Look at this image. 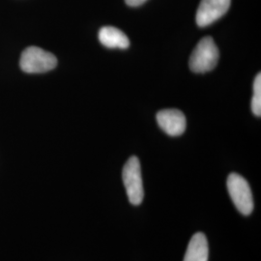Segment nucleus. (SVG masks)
<instances>
[{"label": "nucleus", "mask_w": 261, "mask_h": 261, "mask_svg": "<svg viewBox=\"0 0 261 261\" xmlns=\"http://www.w3.org/2000/svg\"><path fill=\"white\" fill-rule=\"evenodd\" d=\"M125 1L130 7H138V6L142 5L147 0H125Z\"/></svg>", "instance_id": "10"}, {"label": "nucleus", "mask_w": 261, "mask_h": 261, "mask_svg": "<svg viewBox=\"0 0 261 261\" xmlns=\"http://www.w3.org/2000/svg\"><path fill=\"white\" fill-rule=\"evenodd\" d=\"M122 179L130 204L139 206L144 197L140 160L136 156L130 157L125 164L122 171Z\"/></svg>", "instance_id": "3"}, {"label": "nucleus", "mask_w": 261, "mask_h": 261, "mask_svg": "<svg viewBox=\"0 0 261 261\" xmlns=\"http://www.w3.org/2000/svg\"><path fill=\"white\" fill-rule=\"evenodd\" d=\"M231 0H201L196 12V20L199 28H206L221 19L230 7Z\"/></svg>", "instance_id": "5"}, {"label": "nucleus", "mask_w": 261, "mask_h": 261, "mask_svg": "<svg viewBox=\"0 0 261 261\" xmlns=\"http://www.w3.org/2000/svg\"><path fill=\"white\" fill-rule=\"evenodd\" d=\"M226 186L237 210L244 216L252 214L253 198L248 181L237 173H230L227 177Z\"/></svg>", "instance_id": "4"}, {"label": "nucleus", "mask_w": 261, "mask_h": 261, "mask_svg": "<svg viewBox=\"0 0 261 261\" xmlns=\"http://www.w3.org/2000/svg\"><path fill=\"white\" fill-rule=\"evenodd\" d=\"M156 118L161 129L170 137L181 136L186 130V117L178 110H163L157 113Z\"/></svg>", "instance_id": "6"}, {"label": "nucleus", "mask_w": 261, "mask_h": 261, "mask_svg": "<svg viewBox=\"0 0 261 261\" xmlns=\"http://www.w3.org/2000/svg\"><path fill=\"white\" fill-rule=\"evenodd\" d=\"M209 246L205 234H195L188 245L186 254L183 261H208Z\"/></svg>", "instance_id": "7"}, {"label": "nucleus", "mask_w": 261, "mask_h": 261, "mask_svg": "<svg viewBox=\"0 0 261 261\" xmlns=\"http://www.w3.org/2000/svg\"><path fill=\"white\" fill-rule=\"evenodd\" d=\"M219 48L213 38H202L190 57L189 66L194 73L203 74L213 70L219 61Z\"/></svg>", "instance_id": "1"}, {"label": "nucleus", "mask_w": 261, "mask_h": 261, "mask_svg": "<svg viewBox=\"0 0 261 261\" xmlns=\"http://www.w3.org/2000/svg\"><path fill=\"white\" fill-rule=\"evenodd\" d=\"M252 111L254 115H261V75H256L253 82V96L252 99Z\"/></svg>", "instance_id": "9"}, {"label": "nucleus", "mask_w": 261, "mask_h": 261, "mask_svg": "<svg viewBox=\"0 0 261 261\" xmlns=\"http://www.w3.org/2000/svg\"><path fill=\"white\" fill-rule=\"evenodd\" d=\"M20 69L28 74L46 73L56 68L57 59L53 54L37 47L25 48L19 61Z\"/></svg>", "instance_id": "2"}, {"label": "nucleus", "mask_w": 261, "mask_h": 261, "mask_svg": "<svg viewBox=\"0 0 261 261\" xmlns=\"http://www.w3.org/2000/svg\"><path fill=\"white\" fill-rule=\"evenodd\" d=\"M99 40L105 47L125 49L130 46L127 35L113 27H103L99 31Z\"/></svg>", "instance_id": "8"}]
</instances>
